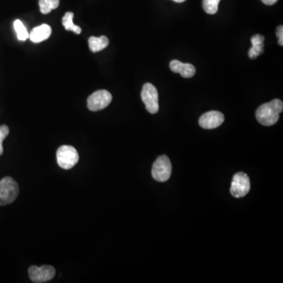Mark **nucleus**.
<instances>
[{"mask_svg": "<svg viewBox=\"0 0 283 283\" xmlns=\"http://www.w3.org/2000/svg\"><path fill=\"white\" fill-rule=\"evenodd\" d=\"M283 110V103L280 99H274L257 109L256 117L258 122L264 126L274 125L279 118Z\"/></svg>", "mask_w": 283, "mask_h": 283, "instance_id": "obj_1", "label": "nucleus"}, {"mask_svg": "<svg viewBox=\"0 0 283 283\" xmlns=\"http://www.w3.org/2000/svg\"><path fill=\"white\" fill-rule=\"evenodd\" d=\"M19 195V186L11 177L0 180V205H7L16 200Z\"/></svg>", "mask_w": 283, "mask_h": 283, "instance_id": "obj_2", "label": "nucleus"}, {"mask_svg": "<svg viewBox=\"0 0 283 283\" xmlns=\"http://www.w3.org/2000/svg\"><path fill=\"white\" fill-rule=\"evenodd\" d=\"M57 162L63 169H71L79 161L77 151L72 146L64 145L57 151Z\"/></svg>", "mask_w": 283, "mask_h": 283, "instance_id": "obj_3", "label": "nucleus"}, {"mask_svg": "<svg viewBox=\"0 0 283 283\" xmlns=\"http://www.w3.org/2000/svg\"><path fill=\"white\" fill-rule=\"evenodd\" d=\"M172 175V164L165 155L160 156L154 163L152 176L158 182H166Z\"/></svg>", "mask_w": 283, "mask_h": 283, "instance_id": "obj_4", "label": "nucleus"}, {"mask_svg": "<svg viewBox=\"0 0 283 283\" xmlns=\"http://www.w3.org/2000/svg\"><path fill=\"white\" fill-rule=\"evenodd\" d=\"M141 98L149 113L152 114L158 113L159 110L158 92L152 83H147L144 85L141 92Z\"/></svg>", "mask_w": 283, "mask_h": 283, "instance_id": "obj_5", "label": "nucleus"}, {"mask_svg": "<svg viewBox=\"0 0 283 283\" xmlns=\"http://www.w3.org/2000/svg\"><path fill=\"white\" fill-rule=\"evenodd\" d=\"M250 191V180L247 174L238 172L233 175L230 186V194L236 198H243Z\"/></svg>", "mask_w": 283, "mask_h": 283, "instance_id": "obj_6", "label": "nucleus"}, {"mask_svg": "<svg viewBox=\"0 0 283 283\" xmlns=\"http://www.w3.org/2000/svg\"><path fill=\"white\" fill-rule=\"evenodd\" d=\"M112 99V95L108 90H97L90 95L87 99V108L93 112L103 110L110 104Z\"/></svg>", "mask_w": 283, "mask_h": 283, "instance_id": "obj_7", "label": "nucleus"}, {"mask_svg": "<svg viewBox=\"0 0 283 283\" xmlns=\"http://www.w3.org/2000/svg\"><path fill=\"white\" fill-rule=\"evenodd\" d=\"M56 274L55 267L43 265L41 267L32 266L28 269L29 278L33 282L42 283L52 280Z\"/></svg>", "mask_w": 283, "mask_h": 283, "instance_id": "obj_8", "label": "nucleus"}, {"mask_svg": "<svg viewBox=\"0 0 283 283\" xmlns=\"http://www.w3.org/2000/svg\"><path fill=\"white\" fill-rule=\"evenodd\" d=\"M224 121V116L219 111L205 113L199 119V125L205 129H214Z\"/></svg>", "mask_w": 283, "mask_h": 283, "instance_id": "obj_9", "label": "nucleus"}, {"mask_svg": "<svg viewBox=\"0 0 283 283\" xmlns=\"http://www.w3.org/2000/svg\"><path fill=\"white\" fill-rule=\"evenodd\" d=\"M170 69L175 73H179L183 78L193 77L196 73V69L193 65L189 63H182L178 60L170 62Z\"/></svg>", "mask_w": 283, "mask_h": 283, "instance_id": "obj_10", "label": "nucleus"}, {"mask_svg": "<svg viewBox=\"0 0 283 283\" xmlns=\"http://www.w3.org/2000/svg\"><path fill=\"white\" fill-rule=\"evenodd\" d=\"M52 28L46 24L35 27L29 34V39L32 42L38 43L46 40L52 35Z\"/></svg>", "mask_w": 283, "mask_h": 283, "instance_id": "obj_11", "label": "nucleus"}, {"mask_svg": "<svg viewBox=\"0 0 283 283\" xmlns=\"http://www.w3.org/2000/svg\"><path fill=\"white\" fill-rule=\"evenodd\" d=\"M264 35L260 34L253 35L251 38L252 48L249 51V56L250 59H256L257 56L264 52Z\"/></svg>", "mask_w": 283, "mask_h": 283, "instance_id": "obj_12", "label": "nucleus"}, {"mask_svg": "<svg viewBox=\"0 0 283 283\" xmlns=\"http://www.w3.org/2000/svg\"><path fill=\"white\" fill-rule=\"evenodd\" d=\"M109 43H110V41H109L108 38L105 35H102L100 37L91 36L88 39L89 48L94 53L103 51V49L108 46Z\"/></svg>", "mask_w": 283, "mask_h": 283, "instance_id": "obj_13", "label": "nucleus"}, {"mask_svg": "<svg viewBox=\"0 0 283 283\" xmlns=\"http://www.w3.org/2000/svg\"><path fill=\"white\" fill-rule=\"evenodd\" d=\"M74 14L72 12H67L62 18V25L67 31H73L76 34L81 33V28L73 23Z\"/></svg>", "mask_w": 283, "mask_h": 283, "instance_id": "obj_14", "label": "nucleus"}, {"mask_svg": "<svg viewBox=\"0 0 283 283\" xmlns=\"http://www.w3.org/2000/svg\"><path fill=\"white\" fill-rule=\"evenodd\" d=\"M60 4L59 0H39V5L42 14H49L52 10L58 8Z\"/></svg>", "mask_w": 283, "mask_h": 283, "instance_id": "obj_15", "label": "nucleus"}, {"mask_svg": "<svg viewBox=\"0 0 283 283\" xmlns=\"http://www.w3.org/2000/svg\"><path fill=\"white\" fill-rule=\"evenodd\" d=\"M14 30L16 32L17 36L19 40L25 41L29 37V34L27 31L24 24L20 20H16L14 22Z\"/></svg>", "mask_w": 283, "mask_h": 283, "instance_id": "obj_16", "label": "nucleus"}, {"mask_svg": "<svg viewBox=\"0 0 283 283\" xmlns=\"http://www.w3.org/2000/svg\"><path fill=\"white\" fill-rule=\"evenodd\" d=\"M219 2H220V0H203L202 7H203L204 11L209 14H216Z\"/></svg>", "mask_w": 283, "mask_h": 283, "instance_id": "obj_17", "label": "nucleus"}, {"mask_svg": "<svg viewBox=\"0 0 283 283\" xmlns=\"http://www.w3.org/2000/svg\"><path fill=\"white\" fill-rule=\"evenodd\" d=\"M9 127L7 125L0 126V156L4 154V147H3V143L4 140L7 138V135L9 134Z\"/></svg>", "mask_w": 283, "mask_h": 283, "instance_id": "obj_18", "label": "nucleus"}, {"mask_svg": "<svg viewBox=\"0 0 283 283\" xmlns=\"http://www.w3.org/2000/svg\"><path fill=\"white\" fill-rule=\"evenodd\" d=\"M276 35L278 38V44L280 46H282L283 45V28L282 25H279L277 28V31H276Z\"/></svg>", "mask_w": 283, "mask_h": 283, "instance_id": "obj_19", "label": "nucleus"}, {"mask_svg": "<svg viewBox=\"0 0 283 283\" xmlns=\"http://www.w3.org/2000/svg\"><path fill=\"white\" fill-rule=\"evenodd\" d=\"M261 1L266 5L268 6L274 5V4L278 2V0H261Z\"/></svg>", "mask_w": 283, "mask_h": 283, "instance_id": "obj_20", "label": "nucleus"}, {"mask_svg": "<svg viewBox=\"0 0 283 283\" xmlns=\"http://www.w3.org/2000/svg\"><path fill=\"white\" fill-rule=\"evenodd\" d=\"M174 2L175 3H183L186 1V0H173Z\"/></svg>", "mask_w": 283, "mask_h": 283, "instance_id": "obj_21", "label": "nucleus"}]
</instances>
